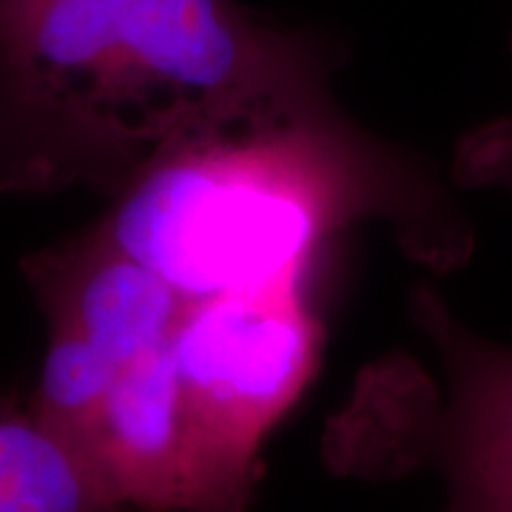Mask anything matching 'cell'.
<instances>
[{
  "instance_id": "1",
  "label": "cell",
  "mask_w": 512,
  "mask_h": 512,
  "mask_svg": "<svg viewBox=\"0 0 512 512\" xmlns=\"http://www.w3.org/2000/svg\"><path fill=\"white\" fill-rule=\"evenodd\" d=\"M328 109L319 40L239 0H0V191H120L191 143Z\"/></svg>"
},
{
  "instance_id": "2",
  "label": "cell",
  "mask_w": 512,
  "mask_h": 512,
  "mask_svg": "<svg viewBox=\"0 0 512 512\" xmlns=\"http://www.w3.org/2000/svg\"><path fill=\"white\" fill-rule=\"evenodd\" d=\"M365 217L436 271L473 254L450 191L339 109L180 148L123 185L94 231L191 302L313 271L322 242Z\"/></svg>"
},
{
  "instance_id": "3",
  "label": "cell",
  "mask_w": 512,
  "mask_h": 512,
  "mask_svg": "<svg viewBox=\"0 0 512 512\" xmlns=\"http://www.w3.org/2000/svg\"><path fill=\"white\" fill-rule=\"evenodd\" d=\"M311 271L185 302L168 348L197 453L200 510L245 512L256 453L311 382L319 319Z\"/></svg>"
},
{
  "instance_id": "4",
  "label": "cell",
  "mask_w": 512,
  "mask_h": 512,
  "mask_svg": "<svg viewBox=\"0 0 512 512\" xmlns=\"http://www.w3.org/2000/svg\"><path fill=\"white\" fill-rule=\"evenodd\" d=\"M410 313L439 353L447 396L427 390L419 367L387 373L399 436L390 447L444 467V512H512V345L473 333L430 285L413 291Z\"/></svg>"
},
{
  "instance_id": "5",
  "label": "cell",
  "mask_w": 512,
  "mask_h": 512,
  "mask_svg": "<svg viewBox=\"0 0 512 512\" xmlns=\"http://www.w3.org/2000/svg\"><path fill=\"white\" fill-rule=\"evenodd\" d=\"M77 447L120 512L200 510L194 436L168 342L117 370Z\"/></svg>"
},
{
  "instance_id": "6",
  "label": "cell",
  "mask_w": 512,
  "mask_h": 512,
  "mask_svg": "<svg viewBox=\"0 0 512 512\" xmlns=\"http://www.w3.org/2000/svg\"><path fill=\"white\" fill-rule=\"evenodd\" d=\"M49 322L86 336L111 365H128L171 339L185 299L148 265L97 231L23 262Z\"/></svg>"
},
{
  "instance_id": "7",
  "label": "cell",
  "mask_w": 512,
  "mask_h": 512,
  "mask_svg": "<svg viewBox=\"0 0 512 512\" xmlns=\"http://www.w3.org/2000/svg\"><path fill=\"white\" fill-rule=\"evenodd\" d=\"M0 512H120L92 461L35 410L0 399Z\"/></svg>"
},
{
  "instance_id": "8",
  "label": "cell",
  "mask_w": 512,
  "mask_h": 512,
  "mask_svg": "<svg viewBox=\"0 0 512 512\" xmlns=\"http://www.w3.org/2000/svg\"><path fill=\"white\" fill-rule=\"evenodd\" d=\"M114 376L117 367L86 336L69 325L52 322V339L29 407L77 444L106 399Z\"/></svg>"
},
{
  "instance_id": "9",
  "label": "cell",
  "mask_w": 512,
  "mask_h": 512,
  "mask_svg": "<svg viewBox=\"0 0 512 512\" xmlns=\"http://www.w3.org/2000/svg\"><path fill=\"white\" fill-rule=\"evenodd\" d=\"M453 180L464 188H498L512 197V114L495 117L461 137Z\"/></svg>"
}]
</instances>
